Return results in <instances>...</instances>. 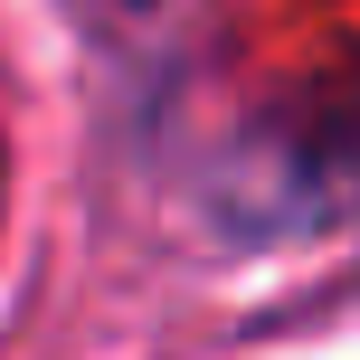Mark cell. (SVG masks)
<instances>
[{
    "label": "cell",
    "instance_id": "6da1fadb",
    "mask_svg": "<svg viewBox=\"0 0 360 360\" xmlns=\"http://www.w3.org/2000/svg\"><path fill=\"white\" fill-rule=\"evenodd\" d=\"M124 10H143V0H124Z\"/></svg>",
    "mask_w": 360,
    "mask_h": 360
}]
</instances>
